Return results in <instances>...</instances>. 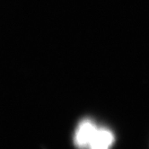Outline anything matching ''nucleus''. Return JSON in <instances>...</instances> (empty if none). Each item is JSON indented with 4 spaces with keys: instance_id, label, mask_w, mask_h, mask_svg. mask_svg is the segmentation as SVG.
Instances as JSON below:
<instances>
[{
    "instance_id": "1",
    "label": "nucleus",
    "mask_w": 149,
    "mask_h": 149,
    "mask_svg": "<svg viewBox=\"0 0 149 149\" xmlns=\"http://www.w3.org/2000/svg\"><path fill=\"white\" fill-rule=\"evenodd\" d=\"M97 130L98 127L93 121L88 120L81 121L74 133V143L81 149L89 148Z\"/></svg>"
},
{
    "instance_id": "2",
    "label": "nucleus",
    "mask_w": 149,
    "mask_h": 149,
    "mask_svg": "<svg viewBox=\"0 0 149 149\" xmlns=\"http://www.w3.org/2000/svg\"><path fill=\"white\" fill-rule=\"evenodd\" d=\"M114 142V136L109 130L98 129L89 149H110Z\"/></svg>"
}]
</instances>
